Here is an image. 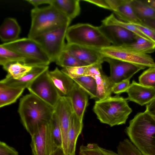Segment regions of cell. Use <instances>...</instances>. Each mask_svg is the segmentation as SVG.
Listing matches in <instances>:
<instances>
[{
  "label": "cell",
  "instance_id": "44",
  "mask_svg": "<svg viewBox=\"0 0 155 155\" xmlns=\"http://www.w3.org/2000/svg\"><path fill=\"white\" fill-rule=\"evenodd\" d=\"M50 155H66L62 147H58Z\"/></svg>",
  "mask_w": 155,
  "mask_h": 155
},
{
  "label": "cell",
  "instance_id": "19",
  "mask_svg": "<svg viewBox=\"0 0 155 155\" xmlns=\"http://www.w3.org/2000/svg\"><path fill=\"white\" fill-rule=\"evenodd\" d=\"M19 62L34 66L43 65L39 62L0 45V64L4 67L10 64Z\"/></svg>",
  "mask_w": 155,
  "mask_h": 155
},
{
  "label": "cell",
  "instance_id": "1",
  "mask_svg": "<svg viewBox=\"0 0 155 155\" xmlns=\"http://www.w3.org/2000/svg\"><path fill=\"white\" fill-rule=\"evenodd\" d=\"M54 108L31 93L20 100L18 112L22 124L31 137L52 118Z\"/></svg>",
  "mask_w": 155,
  "mask_h": 155
},
{
  "label": "cell",
  "instance_id": "10",
  "mask_svg": "<svg viewBox=\"0 0 155 155\" xmlns=\"http://www.w3.org/2000/svg\"><path fill=\"white\" fill-rule=\"evenodd\" d=\"M54 109V114L61 130L62 147L66 154L68 155V133L71 119L74 113L69 98L67 96H61Z\"/></svg>",
  "mask_w": 155,
  "mask_h": 155
},
{
  "label": "cell",
  "instance_id": "6",
  "mask_svg": "<svg viewBox=\"0 0 155 155\" xmlns=\"http://www.w3.org/2000/svg\"><path fill=\"white\" fill-rule=\"evenodd\" d=\"M47 70L27 87L30 93L35 95L54 108L61 96L55 87Z\"/></svg>",
  "mask_w": 155,
  "mask_h": 155
},
{
  "label": "cell",
  "instance_id": "32",
  "mask_svg": "<svg viewBox=\"0 0 155 155\" xmlns=\"http://www.w3.org/2000/svg\"><path fill=\"white\" fill-rule=\"evenodd\" d=\"M55 62L57 64L63 68L88 65L78 60L64 50Z\"/></svg>",
  "mask_w": 155,
  "mask_h": 155
},
{
  "label": "cell",
  "instance_id": "26",
  "mask_svg": "<svg viewBox=\"0 0 155 155\" xmlns=\"http://www.w3.org/2000/svg\"><path fill=\"white\" fill-rule=\"evenodd\" d=\"M120 46L146 54L153 53L155 51V43L139 36L134 41Z\"/></svg>",
  "mask_w": 155,
  "mask_h": 155
},
{
  "label": "cell",
  "instance_id": "16",
  "mask_svg": "<svg viewBox=\"0 0 155 155\" xmlns=\"http://www.w3.org/2000/svg\"><path fill=\"white\" fill-rule=\"evenodd\" d=\"M106 0L110 10L123 21L129 23H142L132 7L131 0Z\"/></svg>",
  "mask_w": 155,
  "mask_h": 155
},
{
  "label": "cell",
  "instance_id": "23",
  "mask_svg": "<svg viewBox=\"0 0 155 155\" xmlns=\"http://www.w3.org/2000/svg\"><path fill=\"white\" fill-rule=\"evenodd\" d=\"M80 1L79 0H52L50 5L71 21L80 13Z\"/></svg>",
  "mask_w": 155,
  "mask_h": 155
},
{
  "label": "cell",
  "instance_id": "9",
  "mask_svg": "<svg viewBox=\"0 0 155 155\" xmlns=\"http://www.w3.org/2000/svg\"><path fill=\"white\" fill-rule=\"evenodd\" d=\"M69 25L38 36L33 38L41 46L51 62H55L64 50L65 39Z\"/></svg>",
  "mask_w": 155,
  "mask_h": 155
},
{
  "label": "cell",
  "instance_id": "39",
  "mask_svg": "<svg viewBox=\"0 0 155 155\" xmlns=\"http://www.w3.org/2000/svg\"><path fill=\"white\" fill-rule=\"evenodd\" d=\"M0 155H19L18 152L14 148L5 143L0 142Z\"/></svg>",
  "mask_w": 155,
  "mask_h": 155
},
{
  "label": "cell",
  "instance_id": "8",
  "mask_svg": "<svg viewBox=\"0 0 155 155\" xmlns=\"http://www.w3.org/2000/svg\"><path fill=\"white\" fill-rule=\"evenodd\" d=\"M100 51L105 57L116 59L146 68L155 67V62L150 55L137 52L122 46L111 45L100 50Z\"/></svg>",
  "mask_w": 155,
  "mask_h": 155
},
{
  "label": "cell",
  "instance_id": "36",
  "mask_svg": "<svg viewBox=\"0 0 155 155\" xmlns=\"http://www.w3.org/2000/svg\"><path fill=\"white\" fill-rule=\"evenodd\" d=\"M87 66H78L63 68L61 70L72 80L86 75Z\"/></svg>",
  "mask_w": 155,
  "mask_h": 155
},
{
  "label": "cell",
  "instance_id": "2",
  "mask_svg": "<svg viewBox=\"0 0 155 155\" xmlns=\"http://www.w3.org/2000/svg\"><path fill=\"white\" fill-rule=\"evenodd\" d=\"M126 132L143 155H155V119L145 111L130 120Z\"/></svg>",
  "mask_w": 155,
  "mask_h": 155
},
{
  "label": "cell",
  "instance_id": "14",
  "mask_svg": "<svg viewBox=\"0 0 155 155\" xmlns=\"http://www.w3.org/2000/svg\"><path fill=\"white\" fill-rule=\"evenodd\" d=\"M64 50L88 65L97 63L102 64L104 61V57L100 53V49L67 43Z\"/></svg>",
  "mask_w": 155,
  "mask_h": 155
},
{
  "label": "cell",
  "instance_id": "28",
  "mask_svg": "<svg viewBox=\"0 0 155 155\" xmlns=\"http://www.w3.org/2000/svg\"><path fill=\"white\" fill-rule=\"evenodd\" d=\"M73 80L87 94L90 98L97 99V85L94 78L84 75Z\"/></svg>",
  "mask_w": 155,
  "mask_h": 155
},
{
  "label": "cell",
  "instance_id": "21",
  "mask_svg": "<svg viewBox=\"0 0 155 155\" xmlns=\"http://www.w3.org/2000/svg\"><path fill=\"white\" fill-rule=\"evenodd\" d=\"M83 127V120L74 113L71 116L68 133V155H75L77 142Z\"/></svg>",
  "mask_w": 155,
  "mask_h": 155
},
{
  "label": "cell",
  "instance_id": "31",
  "mask_svg": "<svg viewBox=\"0 0 155 155\" xmlns=\"http://www.w3.org/2000/svg\"><path fill=\"white\" fill-rule=\"evenodd\" d=\"M79 155H119L114 152L102 148L97 144L89 143L80 147Z\"/></svg>",
  "mask_w": 155,
  "mask_h": 155
},
{
  "label": "cell",
  "instance_id": "30",
  "mask_svg": "<svg viewBox=\"0 0 155 155\" xmlns=\"http://www.w3.org/2000/svg\"><path fill=\"white\" fill-rule=\"evenodd\" d=\"M102 23L103 24L106 25H113L121 26L132 32L139 37L151 41L133 24L118 19L113 14H111L103 20Z\"/></svg>",
  "mask_w": 155,
  "mask_h": 155
},
{
  "label": "cell",
  "instance_id": "41",
  "mask_svg": "<svg viewBox=\"0 0 155 155\" xmlns=\"http://www.w3.org/2000/svg\"><path fill=\"white\" fill-rule=\"evenodd\" d=\"M145 111L153 117H155V98L146 105Z\"/></svg>",
  "mask_w": 155,
  "mask_h": 155
},
{
  "label": "cell",
  "instance_id": "3",
  "mask_svg": "<svg viewBox=\"0 0 155 155\" xmlns=\"http://www.w3.org/2000/svg\"><path fill=\"white\" fill-rule=\"evenodd\" d=\"M31 24L28 37L33 39L67 25L71 20L52 6L34 8L31 12Z\"/></svg>",
  "mask_w": 155,
  "mask_h": 155
},
{
  "label": "cell",
  "instance_id": "40",
  "mask_svg": "<svg viewBox=\"0 0 155 155\" xmlns=\"http://www.w3.org/2000/svg\"><path fill=\"white\" fill-rule=\"evenodd\" d=\"M84 1L94 4L103 8L110 10L106 0H85Z\"/></svg>",
  "mask_w": 155,
  "mask_h": 155
},
{
  "label": "cell",
  "instance_id": "34",
  "mask_svg": "<svg viewBox=\"0 0 155 155\" xmlns=\"http://www.w3.org/2000/svg\"><path fill=\"white\" fill-rule=\"evenodd\" d=\"M54 142L58 147H62V138L61 130L58 121L54 113L48 123Z\"/></svg>",
  "mask_w": 155,
  "mask_h": 155
},
{
  "label": "cell",
  "instance_id": "33",
  "mask_svg": "<svg viewBox=\"0 0 155 155\" xmlns=\"http://www.w3.org/2000/svg\"><path fill=\"white\" fill-rule=\"evenodd\" d=\"M119 155H143L140 151L127 139L120 141L117 147Z\"/></svg>",
  "mask_w": 155,
  "mask_h": 155
},
{
  "label": "cell",
  "instance_id": "38",
  "mask_svg": "<svg viewBox=\"0 0 155 155\" xmlns=\"http://www.w3.org/2000/svg\"><path fill=\"white\" fill-rule=\"evenodd\" d=\"M130 80H124L115 84L112 89V93L119 95L125 92L130 84Z\"/></svg>",
  "mask_w": 155,
  "mask_h": 155
},
{
  "label": "cell",
  "instance_id": "18",
  "mask_svg": "<svg viewBox=\"0 0 155 155\" xmlns=\"http://www.w3.org/2000/svg\"><path fill=\"white\" fill-rule=\"evenodd\" d=\"M48 69V65L35 66L29 72L19 79L15 80L10 78L5 77L1 80L0 83L11 86L27 88L28 85L36 78Z\"/></svg>",
  "mask_w": 155,
  "mask_h": 155
},
{
  "label": "cell",
  "instance_id": "37",
  "mask_svg": "<svg viewBox=\"0 0 155 155\" xmlns=\"http://www.w3.org/2000/svg\"><path fill=\"white\" fill-rule=\"evenodd\" d=\"M134 25L151 41L155 43V29L142 23H130Z\"/></svg>",
  "mask_w": 155,
  "mask_h": 155
},
{
  "label": "cell",
  "instance_id": "22",
  "mask_svg": "<svg viewBox=\"0 0 155 155\" xmlns=\"http://www.w3.org/2000/svg\"><path fill=\"white\" fill-rule=\"evenodd\" d=\"M21 28L16 20L12 18L5 19L0 28V38L3 42H8L18 39Z\"/></svg>",
  "mask_w": 155,
  "mask_h": 155
},
{
  "label": "cell",
  "instance_id": "46",
  "mask_svg": "<svg viewBox=\"0 0 155 155\" xmlns=\"http://www.w3.org/2000/svg\"><path fill=\"white\" fill-rule=\"evenodd\" d=\"M154 118L155 119V117H154Z\"/></svg>",
  "mask_w": 155,
  "mask_h": 155
},
{
  "label": "cell",
  "instance_id": "20",
  "mask_svg": "<svg viewBox=\"0 0 155 155\" xmlns=\"http://www.w3.org/2000/svg\"><path fill=\"white\" fill-rule=\"evenodd\" d=\"M48 75L61 96H67L73 86L74 81L57 67L49 71Z\"/></svg>",
  "mask_w": 155,
  "mask_h": 155
},
{
  "label": "cell",
  "instance_id": "17",
  "mask_svg": "<svg viewBox=\"0 0 155 155\" xmlns=\"http://www.w3.org/2000/svg\"><path fill=\"white\" fill-rule=\"evenodd\" d=\"M88 95L76 83L67 96L70 99L74 113L83 120L84 113L88 104Z\"/></svg>",
  "mask_w": 155,
  "mask_h": 155
},
{
  "label": "cell",
  "instance_id": "29",
  "mask_svg": "<svg viewBox=\"0 0 155 155\" xmlns=\"http://www.w3.org/2000/svg\"><path fill=\"white\" fill-rule=\"evenodd\" d=\"M33 67L16 62L10 64L3 68L8 72L6 77L18 80L29 72Z\"/></svg>",
  "mask_w": 155,
  "mask_h": 155
},
{
  "label": "cell",
  "instance_id": "15",
  "mask_svg": "<svg viewBox=\"0 0 155 155\" xmlns=\"http://www.w3.org/2000/svg\"><path fill=\"white\" fill-rule=\"evenodd\" d=\"M128 95L125 98L143 106L146 105L155 98V88L142 85L132 81L126 90Z\"/></svg>",
  "mask_w": 155,
  "mask_h": 155
},
{
  "label": "cell",
  "instance_id": "43",
  "mask_svg": "<svg viewBox=\"0 0 155 155\" xmlns=\"http://www.w3.org/2000/svg\"><path fill=\"white\" fill-rule=\"evenodd\" d=\"M143 23L155 29V19L147 18L142 20Z\"/></svg>",
  "mask_w": 155,
  "mask_h": 155
},
{
  "label": "cell",
  "instance_id": "42",
  "mask_svg": "<svg viewBox=\"0 0 155 155\" xmlns=\"http://www.w3.org/2000/svg\"><path fill=\"white\" fill-rule=\"evenodd\" d=\"M25 1L32 5L34 8H36L38 7L40 5L42 4H46L50 5L52 0H26Z\"/></svg>",
  "mask_w": 155,
  "mask_h": 155
},
{
  "label": "cell",
  "instance_id": "12",
  "mask_svg": "<svg viewBox=\"0 0 155 155\" xmlns=\"http://www.w3.org/2000/svg\"><path fill=\"white\" fill-rule=\"evenodd\" d=\"M104 60L109 65L110 74L109 77L115 84L130 79L137 72L146 68L108 57H104Z\"/></svg>",
  "mask_w": 155,
  "mask_h": 155
},
{
  "label": "cell",
  "instance_id": "7",
  "mask_svg": "<svg viewBox=\"0 0 155 155\" xmlns=\"http://www.w3.org/2000/svg\"><path fill=\"white\" fill-rule=\"evenodd\" d=\"M3 47L33 59L43 65H48L50 60L40 45L29 38H18L1 44Z\"/></svg>",
  "mask_w": 155,
  "mask_h": 155
},
{
  "label": "cell",
  "instance_id": "11",
  "mask_svg": "<svg viewBox=\"0 0 155 155\" xmlns=\"http://www.w3.org/2000/svg\"><path fill=\"white\" fill-rule=\"evenodd\" d=\"M31 138L30 146L33 155H50L58 147L54 142L48 123L43 125Z\"/></svg>",
  "mask_w": 155,
  "mask_h": 155
},
{
  "label": "cell",
  "instance_id": "5",
  "mask_svg": "<svg viewBox=\"0 0 155 155\" xmlns=\"http://www.w3.org/2000/svg\"><path fill=\"white\" fill-rule=\"evenodd\" d=\"M65 38L67 43L100 50L111 45L98 27L87 23H79L69 27Z\"/></svg>",
  "mask_w": 155,
  "mask_h": 155
},
{
  "label": "cell",
  "instance_id": "4",
  "mask_svg": "<svg viewBox=\"0 0 155 155\" xmlns=\"http://www.w3.org/2000/svg\"><path fill=\"white\" fill-rule=\"evenodd\" d=\"M93 111L101 122L111 127L125 124L132 110L125 98L117 95L96 101Z\"/></svg>",
  "mask_w": 155,
  "mask_h": 155
},
{
  "label": "cell",
  "instance_id": "35",
  "mask_svg": "<svg viewBox=\"0 0 155 155\" xmlns=\"http://www.w3.org/2000/svg\"><path fill=\"white\" fill-rule=\"evenodd\" d=\"M139 83L144 85L155 87V67L149 68L139 77Z\"/></svg>",
  "mask_w": 155,
  "mask_h": 155
},
{
  "label": "cell",
  "instance_id": "45",
  "mask_svg": "<svg viewBox=\"0 0 155 155\" xmlns=\"http://www.w3.org/2000/svg\"><path fill=\"white\" fill-rule=\"evenodd\" d=\"M144 1L155 10V0H149Z\"/></svg>",
  "mask_w": 155,
  "mask_h": 155
},
{
  "label": "cell",
  "instance_id": "27",
  "mask_svg": "<svg viewBox=\"0 0 155 155\" xmlns=\"http://www.w3.org/2000/svg\"><path fill=\"white\" fill-rule=\"evenodd\" d=\"M132 7L137 17L141 20L155 19V10L144 1L131 0Z\"/></svg>",
  "mask_w": 155,
  "mask_h": 155
},
{
  "label": "cell",
  "instance_id": "47",
  "mask_svg": "<svg viewBox=\"0 0 155 155\" xmlns=\"http://www.w3.org/2000/svg\"></svg>",
  "mask_w": 155,
  "mask_h": 155
},
{
  "label": "cell",
  "instance_id": "13",
  "mask_svg": "<svg viewBox=\"0 0 155 155\" xmlns=\"http://www.w3.org/2000/svg\"><path fill=\"white\" fill-rule=\"evenodd\" d=\"M101 31L112 45L120 46L135 41L137 36L132 32L121 26L102 24L98 26Z\"/></svg>",
  "mask_w": 155,
  "mask_h": 155
},
{
  "label": "cell",
  "instance_id": "24",
  "mask_svg": "<svg viewBox=\"0 0 155 155\" xmlns=\"http://www.w3.org/2000/svg\"><path fill=\"white\" fill-rule=\"evenodd\" d=\"M25 88L9 86L0 83V107L15 103Z\"/></svg>",
  "mask_w": 155,
  "mask_h": 155
},
{
  "label": "cell",
  "instance_id": "25",
  "mask_svg": "<svg viewBox=\"0 0 155 155\" xmlns=\"http://www.w3.org/2000/svg\"><path fill=\"white\" fill-rule=\"evenodd\" d=\"M94 78L97 85V99L101 100L111 96L112 89L115 84L109 77L102 71Z\"/></svg>",
  "mask_w": 155,
  "mask_h": 155
}]
</instances>
